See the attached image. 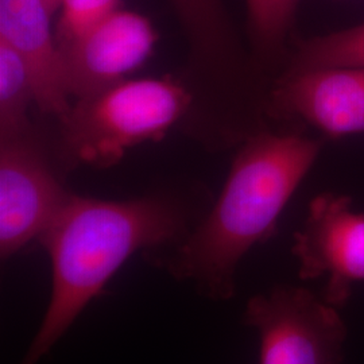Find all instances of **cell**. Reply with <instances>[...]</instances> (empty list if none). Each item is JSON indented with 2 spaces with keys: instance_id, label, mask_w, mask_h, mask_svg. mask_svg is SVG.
<instances>
[{
  "instance_id": "9a60e30c",
  "label": "cell",
  "mask_w": 364,
  "mask_h": 364,
  "mask_svg": "<svg viewBox=\"0 0 364 364\" xmlns=\"http://www.w3.org/2000/svg\"><path fill=\"white\" fill-rule=\"evenodd\" d=\"M48 6H49V9L52 10L53 13L57 10V9H60V4H61V0H43Z\"/></svg>"
},
{
  "instance_id": "4fadbf2b",
  "label": "cell",
  "mask_w": 364,
  "mask_h": 364,
  "mask_svg": "<svg viewBox=\"0 0 364 364\" xmlns=\"http://www.w3.org/2000/svg\"><path fill=\"white\" fill-rule=\"evenodd\" d=\"M36 102L30 73L21 57L0 42V134L1 138L28 132L27 108Z\"/></svg>"
},
{
  "instance_id": "ba28073f",
  "label": "cell",
  "mask_w": 364,
  "mask_h": 364,
  "mask_svg": "<svg viewBox=\"0 0 364 364\" xmlns=\"http://www.w3.org/2000/svg\"><path fill=\"white\" fill-rule=\"evenodd\" d=\"M272 117L324 139L364 134V65L285 72L274 78Z\"/></svg>"
},
{
  "instance_id": "5bb4252c",
  "label": "cell",
  "mask_w": 364,
  "mask_h": 364,
  "mask_svg": "<svg viewBox=\"0 0 364 364\" xmlns=\"http://www.w3.org/2000/svg\"><path fill=\"white\" fill-rule=\"evenodd\" d=\"M120 0H61L55 38L60 49L82 37L119 10Z\"/></svg>"
},
{
  "instance_id": "8fae6325",
  "label": "cell",
  "mask_w": 364,
  "mask_h": 364,
  "mask_svg": "<svg viewBox=\"0 0 364 364\" xmlns=\"http://www.w3.org/2000/svg\"><path fill=\"white\" fill-rule=\"evenodd\" d=\"M250 50L262 69L277 78L287 65L291 30L301 0H246Z\"/></svg>"
},
{
  "instance_id": "9c48e42d",
  "label": "cell",
  "mask_w": 364,
  "mask_h": 364,
  "mask_svg": "<svg viewBox=\"0 0 364 364\" xmlns=\"http://www.w3.org/2000/svg\"><path fill=\"white\" fill-rule=\"evenodd\" d=\"M156 41L149 18L120 9L111 14L61 49L70 96L82 99L127 80L151 55Z\"/></svg>"
},
{
  "instance_id": "3957f363",
  "label": "cell",
  "mask_w": 364,
  "mask_h": 364,
  "mask_svg": "<svg viewBox=\"0 0 364 364\" xmlns=\"http://www.w3.org/2000/svg\"><path fill=\"white\" fill-rule=\"evenodd\" d=\"M189 45L185 85L193 107L183 122L215 150L274 129L270 77L236 34L223 0H171Z\"/></svg>"
},
{
  "instance_id": "30bf717a",
  "label": "cell",
  "mask_w": 364,
  "mask_h": 364,
  "mask_svg": "<svg viewBox=\"0 0 364 364\" xmlns=\"http://www.w3.org/2000/svg\"><path fill=\"white\" fill-rule=\"evenodd\" d=\"M52 14L43 0H0V42L26 65L39 108L63 119L72 105L64 55L50 26Z\"/></svg>"
},
{
  "instance_id": "8992f818",
  "label": "cell",
  "mask_w": 364,
  "mask_h": 364,
  "mask_svg": "<svg viewBox=\"0 0 364 364\" xmlns=\"http://www.w3.org/2000/svg\"><path fill=\"white\" fill-rule=\"evenodd\" d=\"M291 254L299 279L326 278L323 299L335 308L350 301L352 287L364 281V213L350 196L323 192L313 197Z\"/></svg>"
},
{
  "instance_id": "277c9868",
  "label": "cell",
  "mask_w": 364,
  "mask_h": 364,
  "mask_svg": "<svg viewBox=\"0 0 364 364\" xmlns=\"http://www.w3.org/2000/svg\"><path fill=\"white\" fill-rule=\"evenodd\" d=\"M193 96L169 77L124 80L77 99L61 120V151L69 162L107 168L146 141L185 122Z\"/></svg>"
},
{
  "instance_id": "7c38bea8",
  "label": "cell",
  "mask_w": 364,
  "mask_h": 364,
  "mask_svg": "<svg viewBox=\"0 0 364 364\" xmlns=\"http://www.w3.org/2000/svg\"><path fill=\"white\" fill-rule=\"evenodd\" d=\"M358 65H364V23L312 38H294L284 72Z\"/></svg>"
},
{
  "instance_id": "7a4b0ae2",
  "label": "cell",
  "mask_w": 364,
  "mask_h": 364,
  "mask_svg": "<svg viewBox=\"0 0 364 364\" xmlns=\"http://www.w3.org/2000/svg\"><path fill=\"white\" fill-rule=\"evenodd\" d=\"M191 210L168 196L107 201L70 195L39 239L52 264L45 316L19 364H38L124 262L144 248L174 246L192 231Z\"/></svg>"
},
{
  "instance_id": "6da1fadb",
  "label": "cell",
  "mask_w": 364,
  "mask_h": 364,
  "mask_svg": "<svg viewBox=\"0 0 364 364\" xmlns=\"http://www.w3.org/2000/svg\"><path fill=\"white\" fill-rule=\"evenodd\" d=\"M326 139L302 131H263L240 144L218 201L158 266L212 301L236 296V270L254 246L277 232L290 198Z\"/></svg>"
},
{
  "instance_id": "52a82bcc",
  "label": "cell",
  "mask_w": 364,
  "mask_h": 364,
  "mask_svg": "<svg viewBox=\"0 0 364 364\" xmlns=\"http://www.w3.org/2000/svg\"><path fill=\"white\" fill-rule=\"evenodd\" d=\"M70 195L53 174L30 132L1 138V259H10L30 242L41 239Z\"/></svg>"
},
{
  "instance_id": "5b68a950",
  "label": "cell",
  "mask_w": 364,
  "mask_h": 364,
  "mask_svg": "<svg viewBox=\"0 0 364 364\" xmlns=\"http://www.w3.org/2000/svg\"><path fill=\"white\" fill-rule=\"evenodd\" d=\"M243 324L259 335V364H343L347 326L306 287L278 285L251 297Z\"/></svg>"
}]
</instances>
